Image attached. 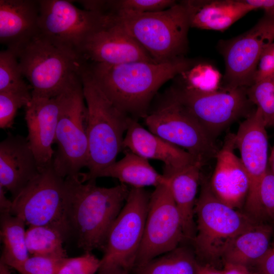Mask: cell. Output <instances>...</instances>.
I'll list each match as a JSON object with an SVG mask.
<instances>
[{"label": "cell", "mask_w": 274, "mask_h": 274, "mask_svg": "<svg viewBox=\"0 0 274 274\" xmlns=\"http://www.w3.org/2000/svg\"><path fill=\"white\" fill-rule=\"evenodd\" d=\"M184 57L166 62L134 61L119 64L86 62L92 78L121 111L136 119L144 118L159 89L187 70Z\"/></svg>", "instance_id": "6da1fadb"}, {"label": "cell", "mask_w": 274, "mask_h": 274, "mask_svg": "<svg viewBox=\"0 0 274 274\" xmlns=\"http://www.w3.org/2000/svg\"><path fill=\"white\" fill-rule=\"evenodd\" d=\"M84 183L80 175L64 179L65 210L71 234L85 252L102 250L107 234L122 210L129 190L121 183L112 187Z\"/></svg>", "instance_id": "7a4b0ae2"}, {"label": "cell", "mask_w": 274, "mask_h": 274, "mask_svg": "<svg viewBox=\"0 0 274 274\" xmlns=\"http://www.w3.org/2000/svg\"><path fill=\"white\" fill-rule=\"evenodd\" d=\"M81 78L87 107L89 158L83 182L95 180L98 174L116 161L123 149L124 136L132 117L121 111L107 97L92 78L86 63Z\"/></svg>", "instance_id": "3957f363"}, {"label": "cell", "mask_w": 274, "mask_h": 274, "mask_svg": "<svg viewBox=\"0 0 274 274\" xmlns=\"http://www.w3.org/2000/svg\"><path fill=\"white\" fill-rule=\"evenodd\" d=\"M109 15L157 62H169L184 57L190 26L182 1L157 12L121 11Z\"/></svg>", "instance_id": "277c9868"}, {"label": "cell", "mask_w": 274, "mask_h": 274, "mask_svg": "<svg viewBox=\"0 0 274 274\" xmlns=\"http://www.w3.org/2000/svg\"><path fill=\"white\" fill-rule=\"evenodd\" d=\"M201 181L195 206L196 234L192 243L197 260L215 266L236 236L259 222L221 201L209 182Z\"/></svg>", "instance_id": "5b68a950"}, {"label": "cell", "mask_w": 274, "mask_h": 274, "mask_svg": "<svg viewBox=\"0 0 274 274\" xmlns=\"http://www.w3.org/2000/svg\"><path fill=\"white\" fill-rule=\"evenodd\" d=\"M23 75L32 97H52L80 78L86 62L55 45L39 34L18 53Z\"/></svg>", "instance_id": "8992f818"}, {"label": "cell", "mask_w": 274, "mask_h": 274, "mask_svg": "<svg viewBox=\"0 0 274 274\" xmlns=\"http://www.w3.org/2000/svg\"><path fill=\"white\" fill-rule=\"evenodd\" d=\"M148 130L193 155L203 165L219 149L178 98L172 88L143 118Z\"/></svg>", "instance_id": "52a82bcc"}, {"label": "cell", "mask_w": 274, "mask_h": 274, "mask_svg": "<svg viewBox=\"0 0 274 274\" xmlns=\"http://www.w3.org/2000/svg\"><path fill=\"white\" fill-rule=\"evenodd\" d=\"M54 143L57 149L53 164L56 172L63 178L79 175L89 158L87 107L81 77L64 93Z\"/></svg>", "instance_id": "ba28073f"}, {"label": "cell", "mask_w": 274, "mask_h": 274, "mask_svg": "<svg viewBox=\"0 0 274 274\" xmlns=\"http://www.w3.org/2000/svg\"><path fill=\"white\" fill-rule=\"evenodd\" d=\"M64 179L55 170L52 160L13 198L10 214L29 226L54 227L66 238L71 232L65 210Z\"/></svg>", "instance_id": "9c48e42d"}, {"label": "cell", "mask_w": 274, "mask_h": 274, "mask_svg": "<svg viewBox=\"0 0 274 274\" xmlns=\"http://www.w3.org/2000/svg\"><path fill=\"white\" fill-rule=\"evenodd\" d=\"M39 4L40 34L82 60L88 39L110 20L108 14L79 8L68 1L39 0Z\"/></svg>", "instance_id": "30bf717a"}, {"label": "cell", "mask_w": 274, "mask_h": 274, "mask_svg": "<svg viewBox=\"0 0 274 274\" xmlns=\"http://www.w3.org/2000/svg\"><path fill=\"white\" fill-rule=\"evenodd\" d=\"M150 195L144 188L130 189L107 234L99 270L120 268L132 271L143 237Z\"/></svg>", "instance_id": "8fae6325"}, {"label": "cell", "mask_w": 274, "mask_h": 274, "mask_svg": "<svg viewBox=\"0 0 274 274\" xmlns=\"http://www.w3.org/2000/svg\"><path fill=\"white\" fill-rule=\"evenodd\" d=\"M178 98L214 139L233 122L251 113L247 88L220 87L200 92L179 86L171 87Z\"/></svg>", "instance_id": "7c38bea8"}, {"label": "cell", "mask_w": 274, "mask_h": 274, "mask_svg": "<svg viewBox=\"0 0 274 274\" xmlns=\"http://www.w3.org/2000/svg\"><path fill=\"white\" fill-rule=\"evenodd\" d=\"M184 241L182 219L169 185L155 187L150 195L143 237L134 267L174 250Z\"/></svg>", "instance_id": "4fadbf2b"}, {"label": "cell", "mask_w": 274, "mask_h": 274, "mask_svg": "<svg viewBox=\"0 0 274 274\" xmlns=\"http://www.w3.org/2000/svg\"><path fill=\"white\" fill-rule=\"evenodd\" d=\"M260 110L252 111L234 134V145L249 180L245 213L254 221L263 222L259 202V188L268 168V141Z\"/></svg>", "instance_id": "5bb4252c"}, {"label": "cell", "mask_w": 274, "mask_h": 274, "mask_svg": "<svg viewBox=\"0 0 274 274\" xmlns=\"http://www.w3.org/2000/svg\"><path fill=\"white\" fill-rule=\"evenodd\" d=\"M274 42V11L264 15L250 29L224 43L225 86L248 88L263 51Z\"/></svg>", "instance_id": "9a60e30c"}, {"label": "cell", "mask_w": 274, "mask_h": 274, "mask_svg": "<svg viewBox=\"0 0 274 274\" xmlns=\"http://www.w3.org/2000/svg\"><path fill=\"white\" fill-rule=\"evenodd\" d=\"M110 18L108 23L86 42L81 53L84 61L112 65L134 61L157 62L133 37Z\"/></svg>", "instance_id": "2e32d148"}, {"label": "cell", "mask_w": 274, "mask_h": 274, "mask_svg": "<svg viewBox=\"0 0 274 274\" xmlns=\"http://www.w3.org/2000/svg\"><path fill=\"white\" fill-rule=\"evenodd\" d=\"M65 91L52 97H32L25 107L28 129L26 139L40 168L48 165L53 160L55 151L52 144Z\"/></svg>", "instance_id": "e0dca14e"}, {"label": "cell", "mask_w": 274, "mask_h": 274, "mask_svg": "<svg viewBox=\"0 0 274 274\" xmlns=\"http://www.w3.org/2000/svg\"><path fill=\"white\" fill-rule=\"evenodd\" d=\"M123 146V149H127L148 160L162 161L164 163L163 175L166 178L199 162L184 149L145 129L133 118L125 133Z\"/></svg>", "instance_id": "ac0fdd59"}, {"label": "cell", "mask_w": 274, "mask_h": 274, "mask_svg": "<svg viewBox=\"0 0 274 274\" xmlns=\"http://www.w3.org/2000/svg\"><path fill=\"white\" fill-rule=\"evenodd\" d=\"M234 135L228 136L216 156V165L209 185L216 196L233 208L245 204L249 180L241 160L234 153Z\"/></svg>", "instance_id": "d6986e66"}, {"label": "cell", "mask_w": 274, "mask_h": 274, "mask_svg": "<svg viewBox=\"0 0 274 274\" xmlns=\"http://www.w3.org/2000/svg\"><path fill=\"white\" fill-rule=\"evenodd\" d=\"M40 170L26 138L8 133L0 143V186L14 198Z\"/></svg>", "instance_id": "ffe728a7"}, {"label": "cell", "mask_w": 274, "mask_h": 274, "mask_svg": "<svg viewBox=\"0 0 274 274\" xmlns=\"http://www.w3.org/2000/svg\"><path fill=\"white\" fill-rule=\"evenodd\" d=\"M39 15V0H1V43L18 55L40 34Z\"/></svg>", "instance_id": "44dd1931"}, {"label": "cell", "mask_w": 274, "mask_h": 274, "mask_svg": "<svg viewBox=\"0 0 274 274\" xmlns=\"http://www.w3.org/2000/svg\"><path fill=\"white\" fill-rule=\"evenodd\" d=\"M190 27L223 31L251 11L246 0L183 1Z\"/></svg>", "instance_id": "7402d4cb"}, {"label": "cell", "mask_w": 274, "mask_h": 274, "mask_svg": "<svg viewBox=\"0 0 274 274\" xmlns=\"http://www.w3.org/2000/svg\"><path fill=\"white\" fill-rule=\"evenodd\" d=\"M203 166L200 162H196L167 178L170 181L171 194L182 219L185 241L190 242H192L196 234V196Z\"/></svg>", "instance_id": "603a6c76"}, {"label": "cell", "mask_w": 274, "mask_h": 274, "mask_svg": "<svg viewBox=\"0 0 274 274\" xmlns=\"http://www.w3.org/2000/svg\"><path fill=\"white\" fill-rule=\"evenodd\" d=\"M111 177L117 179L121 183L132 188H155L162 185H169V179L158 173L148 160L130 151L124 157L100 172L96 178Z\"/></svg>", "instance_id": "cb8c5ba5"}, {"label": "cell", "mask_w": 274, "mask_h": 274, "mask_svg": "<svg viewBox=\"0 0 274 274\" xmlns=\"http://www.w3.org/2000/svg\"><path fill=\"white\" fill-rule=\"evenodd\" d=\"M273 232L271 226L258 223L236 236L225 250L222 260L248 267L256 265L267 253Z\"/></svg>", "instance_id": "d4e9b609"}, {"label": "cell", "mask_w": 274, "mask_h": 274, "mask_svg": "<svg viewBox=\"0 0 274 274\" xmlns=\"http://www.w3.org/2000/svg\"><path fill=\"white\" fill-rule=\"evenodd\" d=\"M25 223L10 213L1 214V238L3 244L0 262L17 270L29 258Z\"/></svg>", "instance_id": "484cf974"}, {"label": "cell", "mask_w": 274, "mask_h": 274, "mask_svg": "<svg viewBox=\"0 0 274 274\" xmlns=\"http://www.w3.org/2000/svg\"><path fill=\"white\" fill-rule=\"evenodd\" d=\"M194 251L186 247L174 250L135 267L133 274H197L200 265Z\"/></svg>", "instance_id": "4316f807"}, {"label": "cell", "mask_w": 274, "mask_h": 274, "mask_svg": "<svg viewBox=\"0 0 274 274\" xmlns=\"http://www.w3.org/2000/svg\"><path fill=\"white\" fill-rule=\"evenodd\" d=\"M65 238L60 231L49 226H30L26 230V246L31 256L67 257L63 246Z\"/></svg>", "instance_id": "83f0119b"}, {"label": "cell", "mask_w": 274, "mask_h": 274, "mask_svg": "<svg viewBox=\"0 0 274 274\" xmlns=\"http://www.w3.org/2000/svg\"><path fill=\"white\" fill-rule=\"evenodd\" d=\"M177 77L181 87L200 92H211L220 88L221 75L212 65L204 63L191 65Z\"/></svg>", "instance_id": "f1b7e54d"}, {"label": "cell", "mask_w": 274, "mask_h": 274, "mask_svg": "<svg viewBox=\"0 0 274 274\" xmlns=\"http://www.w3.org/2000/svg\"><path fill=\"white\" fill-rule=\"evenodd\" d=\"M17 54L6 49L0 52V92H31L24 80Z\"/></svg>", "instance_id": "f546056e"}, {"label": "cell", "mask_w": 274, "mask_h": 274, "mask_svg": "<svg viewBox=\"0 0 274 274\" xmlns=\"http://www.w3.org/2000/svg\"><path fill=\"white\" fill-rule=\"evenodd\" d=\"M250 102L259 109L267 127L274 122V75L264 79L247 88Z\"/></svg>", "instance_id": "4dcf8cb0"}, {"label": "cell", "mask_w": 274, "mask_h": 274, "mask_svg": "<svg viewBox=\"0 0 274 274\" xmlns=\"http://www.w3.org/2000/svg\"><path fill=\"white\" fill-rule=\"evenodd\" d=\"M173 0H111L106 1V13L117 12L148 13L162 11L175 5Z\"/></svg>", "instance_id": "1f68e13d"}, {"label": "cell", "mask_w": 274, "mask_h": 274, "mask_svg": "<svg viewBox=\"0 0 274 274\" xmlns=\"http://www.w3.org/2000/svg\"><path fill=\"white\" fill-rule=\"evenodd\" d=\"M31 92H0V127H12L17 110L28 105L31 100Z\"/></svg>", "instance_id": "d6a6232c"}, {"label": "cell", "mask_w": 274, "mask_h": 274, "mask_svg": "<svg viewBox=\"0 0 274 274\" xmlns=\"http://www.w3.org/2000/svg\"><path fill=\"white\" fill-rule=\"evenodd\" d=\"M100 265V259L92 252H86L78 257L65 258L58 274H95Z\"/></svg>", "instance_id": "836d02e7"}, {"label": "cell", "mask_w": 274, "mask_h": 274, "mask_svg": "<svg viewBox=\"0 0 274 274\" xmlns=\"http://www.w3.org/2000/svg\"><path fill=\"white\" fill-rule=\"evenodd\" d=\"M65 258L31 256L17 271L20 274H58Z\"/></svg>", "instance_id": "e575fe53"}, {"label": "cell", "mask_w": 274, "mask_h": 274, "mask_svg": "<svg viewBox=\"0 0 274 274\" xmlns=\"http://www.w3.org/2000/svg\"><path fill=\"white\" fill-rule=\"evenodd\" d=\"M259 202L262 220L274 221V175L268 169L259 188Z\"/></svg>", "instance_id": "d590c367"}, {"label": "cell", "mask_w": 274, "mask_h": 274, "mask_svg": "<svg viewBox=\"0 0 274 274\" xmlns=\"http://www.w3.org/2000/svg\"><path fill=\"white\" fill-rule=\"evenodd\" d=\"M256 265L258 274H274V238L267 253Z\"/></svg>", "instance_id": "8d00e7d4"}, {"label": "cell", "mask_w": 274, "mask_h": 274, "mask_svg": "<svg viewBox=\"0 0 274 274\" xmlns=\"http://www.w3.org/2000/svg\"><path fill=\"white\" fill-rule=\"evenodd\" d=\"M222 271L223 274H258L251 271L247 266L228 263H224Z\"/></svg>", "instance_id": "74e56055"}, {"label": "cell", "mask_w": 274, "mask_h": 274, "mask_svg": "<svg viewBox=\"0 0 274 274\" xmlns=\"http://www.w3.org/2000/svg\"><path fill=\"white\" fill-rule=\"evenodd\" d=\"M255 10L261 9L264 12L274 11V0H246Z\"/></svg>", "instance_id": "f35d334b"}, {"label": "cell", "mask_w": 274, "mask_h": 274, "mask_svg": "<svg viewBox=\"0 0 274 274\" xmlns=\"http://www.w3.org/2000/svg\"><path fill=\"white\" fill-rule=\"evenodd\" d=\"M6 190L0 186V211L1 214L10 213L12 201L8 199L5 194Z\"/></svg>", "instance_id": "ab89813d"}, {"label": "cell", "mask_w": 274, "mask_h": 274, "mask_svg": "<svg viewBox=\"0 0 274 274\" xmlns=\"http://www.w3.org/2000/svg\"><path fill=\"white\" fill-rule=\"evenodd\" d=\"M197 274H223L222 270H219L214 266L208 264H200Z\"/></svg>", "instance_id": "60d3db41"}, {"label": "cell", "mask_w": 274, "mask_h": 274, "mask_svg": "<svg viewBox=\"0 0 274 274\" xmlns=\"http://www.w3.org/2000/svg\"><path fill=\"white\" fill-rule=\"evenodd\" d=\"M97 274H133L132 272L120 268H112L99 270Z\"/></svg>", "instance_id": "b9f144b4"}, {"label": "cell", "mask_w": 274, "mask_h": 274, "mask_svg": "<svg viewBox=\"0 0 274 274\" xmlns=\"http://www.w3.org/2000/svg\"><path fill=\"white\" fill-rule=\"evenodd\" d=\"M268 166L271 173L274 175V144L268 158Z\"/></svg>", "instance_id": "7bdbcfd3"}, {"label": "cell", "mask_w": 274, "mask_h": 274, "mask_svg": "<svg viewBox=\"0 0 274 274\" xmlns=\"http://www.w3.org/2000/svg\"><path fill=\"white\" fill-rule=\"evenodd\" d=\"M0 274H11L10 268L2 262H0Z\"/></svg>", "instance_id": "ee69618b"}, {"label": "cell", "mask_w": 274, "mask_h": 274, "mask_svg": "<svg viewBox=\"0 0 274 274\" xmlns=\"http://www.w3.org/2000/svg\"><path fill=\"white\" fill-rule=\"evenodd\" d=\"M269 47L270 50L272 58L274 62V42L269 46Z\"/></svg>", "instance_id": "f6af8a7d"}, {"label": "cell", "mask_w": 274, "mask_h": 274, "mask_svg": "<svg viewBox=\"0 0 274 274\" xmlns=\"http://www.w3.org/2000/svg\"><path fill=\"white\" fill-rule=\"evenodd\" d=\"M273 125L274 126V122H273Z\"/></svg>", "instance_id": "bcb514c9"}]
</instances>
